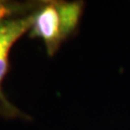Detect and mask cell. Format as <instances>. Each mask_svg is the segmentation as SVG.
<instances>
[{
	"instance_id": "3957f363",
	"label": "cell",
	"mask_w": 130,
	"mask_h": 130,
	"mask_svg": "<svg viewBox=\"0 0 130 130\" xmlns=\"http://www.w3.org/2000/svg\"><path fill=\"white\" fill-rule=\"evenodd\" d=\"M37 5L36 3H28V4H17V3H9L5 1H0V22L10 18H14L15 14L20 13L31 12Z\"/></svg>"
},
{
	"instance_id": "7a4b0ae2",
	"label": "cell",
	"mask_w": 130,
	"mask_h": 130,
	"mask_svg": "<svg viewBox=\"0 0 130 130\" xmlns=\"http://www.w3.org/2000/svg\"><path fill=\"white\" fill-rule=\"evenodd\" d=\"M31 12L19 18L14 17L0 22V111L4 112L5 115L8 114L10 116H15L19 114V110L15 109L14 105H12L5 98L1 90V84L8 69V57L11 47L31 28Z\"/></svg>"
},
{
	"instance_id": "6da1fadb",
	"label": "cell",
	"mask_w": 130,
	"mask_h": 130,
	"mask_svg": "<svg viewBox=\"0 0 130 130\" xmlns=\"http://www.w3.org/2000/svg\"><path fill=\"white\" fill-rule=\"evenodd\" d=\"M82 1H42L31 12L29 35L41 39L47 54L53 56L78 27L84 11Z\"/></svg>"
}]
</instances>
